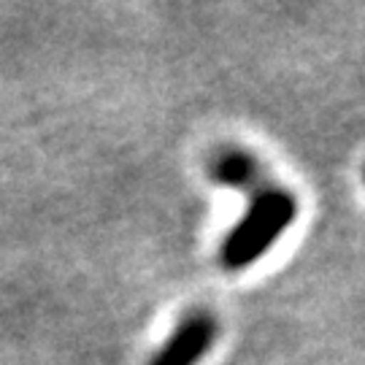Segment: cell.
I'll return each mask as SVG.
<instances>
[{"instance_id": "6da1fadb", "label": "cell", "mask_w": 365, "mask_h": 365, "mask_svg": "<svg viewBox=\"0 0 365 365\" xmlns=\"http://www.w3.org/2000/svg\"><path fill=\"white\" fill-rule=\"evenodd\" d=\"M298 217V200L287 190H260L244 220L225 238L220 260L225 271H244L260 260Z\"/></svg>"}, {"instance_id": "3957f363", "label": "cell", "mask_w": 365, "mask_h": 365, "mask_svg": "<svg viewBox=\"0 0 365 365\" xmlns=\"http://www.w3.org/2000/svg\"><path fill=\"white\" fill-rule=\"evenodd\" d=\"M211 176L230 187H247V184L257 182V163L244 152H227V155L217 157Z\"/></svg>"}, {"instance_id": "7a4b0ae2", "label": "cell", "mask_w": 365, "mask_h": 365, "mask_svg": "<svg viewBox=\"0 0 365 365\" xmlns=\"http://www.w3.org/2000/svg\"><path fill=\"white\" fill-rule=\"evenodd\" d=\"M217 319L209 314L187 317L179 330L168 339V344L157 352L152 365H197L217 341Z\"/></svg>"}]
</instances>
